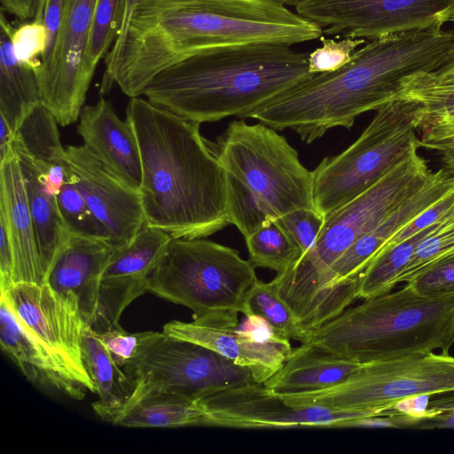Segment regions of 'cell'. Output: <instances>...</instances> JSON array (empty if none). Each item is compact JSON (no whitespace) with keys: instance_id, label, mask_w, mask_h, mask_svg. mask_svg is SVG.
<instances>
[{"instance_id":"52a82bcc","label":"cell","mask_w":454,"mask_h":454,"mask_svg":"<svg viewBox=\"0 0 454 454\" xmlns=\"http://www.w3.org/2000/svg\"><path fill=\"white\" fill-rule=\"evenodd\" d=\"M412 151L377 183L325 218L313 247L271 282L300 324L310 330L320 287L333 264L363 234L421 191L435 176Z\"/></svg>"},{"instance_id":"ffe728a7","label":"cell","mask_w":454,"mask_h":454,"mask_svg":"<svg viewBox=\"0 0 454 454\" xmlns=\"http://www.w3.org/2000/svg\"><path fill=\"white\" fill-rule=\"evenodd\" d=\"M0 210L12 247L13 283L45 284L19 157L15 151L0 161Z\"/></svg>"},{"instance_id":"5bb4252c","label":"cell","mask_w":454,"mask_h":454,"mask_svg":"<svg viewBox=\"0 0 454 454\" xmlns=\"http://www.w3.org/2000/svg\"><path fill=\"white\" fill-rule=\"evenodd\" d=\"M454 0H307L295 12L324 34L373 40L444 25Z\"/></svg>"},{"instance_id":"8992f818","label":"cell","mask_w":454,"mask_h":454,"mask_svg":"<svg viewBox=\"0 0 454 454\" xmlns=\"http://www.w3.org/2000/svg\"><path fill=\"white\" fill-rule=\"evenodd\" d=\"M215 149L225 172L229 223L244 238L269 220L314 208L313 172L275 129L232 121Z\"/></svg>"},{"instance_id":"7bdbcfd3","label":"cell","mask_w":454,"mask_h":454,"mask_svg":"<svg viewBox=\"0 0 454 454\" xmlns=\"http://www.w3.org/2000/svg\"><path fill=\"white\" fill-rule=\"evenodd\" d=\"M237 329L255 341L292 348L290 339L280 335L266 320L257 315L247 316L246 320Z\"/></svg>"},{"instance_id":"bcb514c9","label":"cell","mask_w":454,"mask_h":454,"mask_svg":"<svg viewBox=\"0 0 454 454\" xmlns=\"http://www.w3.org/2000/svg\"><path fill=\"white\" fill-rule=\"evenodd\" d=\"M422 141L454 136V109L427 116L420 128Z\"/></svg>"},{"instance_id":"60d3db41","label":"cell","mask_w":454,"mask_h":454,"mask_svg":"<svg viewBox=\"0 0 454 454\" xmlns=\"http://www.w3.org/2000/svg\"><path fill=\"white\" fill-rule=\"evenodd\" d=\"M454 209V192L447 194L411 220L393 236L382 248L395 246L440 221ZM381 248V249H382ZM380 249V250H381Z\"/></svg>"},{"instance_id":"c3c4849f","label":"cell","mask_w":454,"mask_h":454,"mask_svg":"<svg viewBox=\"0 0 454 454\" xmlns=\"http://www.w3.org/2000/svg\"><path fill=\"white\" fill-rule=\"evenodd\" d=\"M419 146L437 152L442 168L454 176V136L435 140H419Z\"/></svg>"},{"instance_id":"ba28073f","label":"cell","mask_w":454,"mask_h":454,"mask_svg":"<svg viewBox=\"0 0 454 454\" xmlns=\"http://www.w3.org/2000/svg\"><path fill=\"white\" fill-rule=\"evenodd\" d=\"M254 267L234 248L203 239H172L150 277L153 294L189 308L192 322L237 328Z\"/></svg>"},{"instance_id":"8fae6325","label":"cell","mask_w":454,"mask_h":454,"mask_svg":"<svg viewBox=\"0 0 454 454\" xmlns=\"http://www.w3.org/2000/svg\"><path fill=\"white\" fill-rule=\"evenodd\" d=\"M133 384L127 404L145 395L170 392L200 400L221 391L256 382L252 372L218 353L163 332H154L139 355L123 368Z\"/></svg>"},{"instance_id":"f6af8a7d","label":"cell","mask_w":454,"mask_h":454,"mask_svg":"<svg viewBox=\"0 0 454 454\" xmlns=\"http://www.w3.org/2000/svg\"><path fill=\"white\" fill-rule=\"evenodd\" d=\"M63 10L64 0H38L34 18L39 19L43 22L49 35L48 49L44 56L51 51L55 43L60 27Z\"/></svg>"},{"instance_id":"44dd1931","label":"cell","mask_w":454,"mask_h":454,"mask_svg":"<svg viewBox=\"0 0 454 454\" xmlns=\"http://www.w3.org/2000/svg\"><path fill=\"white\" fill-rule=\"evenodd\" d=\"M167 335L204 346L234 364L247 368L258 383H264L284 365L287 348L254 340L237 328L202 325L173 320L163 326Z\"/></svg>"},{"instance_id":"9c48e42d","label":"cell","mask_w":454,"mask_h":454,"mask_svg":"<svg viewBox=\"0 0 454 454\" xmlns=\"http://www.w3.org/2000/svg\"><path fill=\"white\" fill-rule=\"evenodd\" d=\"M418 100L397 96L377 109L360 137L313 172L314 208L325 218L377 183L415 149L426 118Z\"/></svg>"},{"instance_id":"8d00e7d4","label":"cell","mask_w":454,"mask_h":454,"mask_svg":"<svg viewBox=\"0 0 454 454\" xmlns=\"http://www.w3.org/2000/svg\"><path fill=\"white\" fill-rule=\"evenodd\" d=\"M321 45L309 52L308 64L311 74L333 72L348 63L356 50L366 41L360 38L342 39L320 37Z\"/></svg>"},{"instance_id":"7c38bea8","label":"cell","mask_w":454,"mask_h":454,"mask_svg":"<svg viewBox=\"0 0 454 454\" xmlns=\"http://www.w3.org/2000/svg\"><path fill=\"white\" fill-rule=\"evenodd\" d=\"M24 326L39 340L76 383L88 392L97 387L83 357V333L87 325L78 301L49 284L17 283L1 294Z\"/></svg>"},{"instance_id":"f907efd6","label":"cell","mask_w":454,"mask_h":454,"mask_svg":"<svg viewBox=\"0 0 454 454\" xmlns=\"http://www.w3.org/2000/svg\"><path fill=\"white\" fill-rule=\"evenodd\" d=\"M14 131L6 121L0 116V161L14 152Z\"/></svg>"},{"instance_id":"83f0119b","label":"cell","mask_w":454,"mask_h":454,"mask_svg":"<svg viewBox=\"0 0 454 454\" xmlns=\"http://www.w3.org/2000/svg\"><path fill=\"white\" fill-rule=\"evenodd\" d=\"M83 357L98 395V400L92 403V409L104 420L127 404L133 392V384L88 325L83 333Z\"/></svg>"},{"instance_id":"f1b7e54d","label":"cell","mask_w":454,"mask_h":454,"mask_svg":"<svg viewBox=\"0 0 454 454\" xmlns=\"http://www.w3.org/2000/svg\"><path fill=\"white\" fill-rule=\"evenodd\" d=\"M53 114L40 104L27 115L14 132L13 149L35 163L43 172L67 162Z\"/></svg>"},{"instance_id":"db71d44e","label":"cell","mask_w":454,"mask_h":454,"mask_svg":"<svg viewBox=\"0 0 454 454\" xmlns=\"http://www.w3.org/2000/svg\"><path fill=\"white\" fill-rule=\"evenodd\" d=\"M447 22H454V7L451 9L448 15Z\"/></svg>"},{"instance_id":"e0dca14e","label":"cell","mask_w":454,"mask_h":454,"mask_svg":"<svg viewBox=\"0 0 454 454\" xmlns=\"http://www.w3.org/2000/svg\"><path fill=\"white\" fill-rule=\"evenodd\" d=\"M172 239L145 223L128 244L113 248L100 279L97 319L90 326L94 331L121 327L122 312L149 291L150 277Z\"/></svg>"},{"instance_id":"484cf974","label":"cell","mask_w":454,"mask_h":454,"mask_svg":"<svg viewBox=\"0 0 454 454\" xmlns=\"http://www.w3.org/2000/svg\"><path fill=\"white\" fill-rule=\"evenodd\" d=\"M13 27L0 15V116L15 132L35 107L42 104L35 71L21 64L13 52Z\"/></svg>"},{"instance_id":"7dc6e473","label":"cell","mask_w":454,"mask_h":454,"mask_svg":"<svg viewBox=\"0 0 454 454\" xmlns=\"http://www.w3.org/2000/svg\"><path fill=\"white\" fill-rule=\"evenodd\" d=\"M406 83L434 87H453L454 52L450 59L437 70L427 74H417Z\"/></svg>"},{"instance_id":"4fadbf2b","label":"cell","mask_w":454,"mask_h":454,"mask_svg":"<svg viewBox=\"0 0 454 454\" xmlns=\"http://www.w3.org/2000/svg\"><path fill=\"white\" fill-rule=\"evenodd\" d=\"M96 3L64 0L55 43L35 70L42 104L62 127L79 120L93 78L86 70L85 56Z\"/></svg>"},{"instance_id":"f35d334b","label":"cell","mask_w":454,"mask_h":454,"mask_svg":"<svg viewBox=\"0 0 454 454\" xmlns=\"http://www.w3.org/2000/svg\"><path fill=\"white\" fill-rule=\"evenodd\" d=\"M278 220L300 247L301 256L313 247L325 222L315 208H299Z\"/></svg>"},{"instance_id":"74e56055","label":"cell","mask_w":454,"mask_h":454,"mask_svg":"<svg viewBox=\"0 0 454 454\" xmlns=\"http://www.w3.org/2000/svg\"><path fill=\"white\" fill-rule=\"evenodd\" d=\"M406 284L426 297L454 295V250L424 269Z\"/></svg>"},{"instance_id":"816d5d0a","label":"cell","mask_w":454,"mask_h":454,"mask_svg":"<svg viewBox=\"0 0 454 454\" xmlns=\"http://www.w3.org/2000/svg\"><path fill=\"white\" fill-rule=\"evenodd\" d=\"M138 1L139 0H124L123 21L117 39L120 38L124 33L128 26L131 12Z\"/></svg>"},{"instance_id":"3957f363","label":"cell","mask_w":454,"mask_h":454,"mask_svg":"<svg viewBox=\"0 0 454 454\" xmlns=\"http://www.w3.org/2000/svg\"><path fill=\"white\" fill-rule=\"evenodd\" d=\"M322 28L288 6L270 0H139L128 27L130 51L156 75L200 52L320 39Z\"/></svg>"},{"instance_id":"d4e9b609","label":"cell","mask_w":454,"mask_h":454,"mask_svg":"<svg viewBox=\"0 0 454 454\" xmlns=\"http://www.w3.org/2000/svg\"><path fill=\"white\" fill-rule=\"evenodd\" d=\"M18 157L25 182L38 253L45 282H47L49 273L70 233L61 218L57 195L51 193L43 184L42 170L27 158Z\"/></svg>"},{"instance_id":"277c9868","label":"cell","mask_w":454,"mask_h":454,"mask_svg":"<svg viewBox=\"0 0 454 454\" xmlns=\"http://www.w3.org/2000/svg\"><path fill=\"white\" fill-rule=\"evenodd\" d=\"M308 55L274 43L208 50L160 73L143 96L200 124L243 119L313 75Z\"/></svg>"},{"instance_id":"2e32d148","label":"cell","mask_w":454,"mask_h":454,"mask_svg":"<svg viewBox=\"0 0 454 454\" xmlns=\"http://www.w3.org/2000/svg\"><path fill=\"white\" fill-rule=\"evenodd\" d=\"M66 153L71 179L107 230L109 244H128L146 223L140 191L111 172L85 145H67Z\"/></svg>"},{"instance_id":"5b68a950","label":"cell","mask_w":454,"mask_h":454,"mask_svg":"<svg viewBox=\"0 0 454 454\" xmlns=\"http://www.w3.org/2000/svg\"><path fill=\"white\" fill-rule=\"evenodd\" d=\"M361 364L441 350L454 344V295L426 297L406 284L366 299L317 329L304 342Z\"/></svg>"},{"instance_id":"7402d4cb","label":"cell","mask_w":454,"mask_h":454,"mask_svg":"<svg viewBox=\"0 0 454 454\" xmlns=\"http://www.w3.org/2000/svg\"><path fill=\"white\" fill-rule=\"evenodd\" d=\"M0 346L31 383L74 400L88 391L69 377L47 348L19 320L6 299L0 296Z\"/></svg>"},{"instance_id":"d6a6232c","label":"cell","mask_w":454,"mask_h":454,"mask_svg":"<svg viewBox=\"0 0 454 454\" xmlns=\"http://www.w3.org/2000/svg\"><path fill=\"white\" fill-rule=\"evenodd\" d=\"M123 9L124 0H97L85 56L86 70L92 77L99 61L106 58L119 35Z\"/></svg>"},{"instance_id":"f5cc1de1","label":"cell","mask_w":454,"mask_h":454,"mask_svg":"<svg viewBox=\"0 0 454 454\" xmlns=\"http://www.w3.org/2000/svg\"><path fill=\"white\" fill-rule=\"evenodd\" d=\"M270 1L277 2V3L282 4L286 6L296 7L297 5H299L300 4H301L307 0H270Z\"/></svg>"},{"instance_id":"4dcf8cb0","label":"cell","mask_w":454,"mask_h":454,"mask_svg":"<svg viewBox=\"0 0 454 454\" xmlns=\"http://www.w3.org/2000/svg\"><path fill=\"white\" fill-rule=\"evenodd\" d=\"M245 239L252 265L273 270L277 274L289 270L302 255L278 219L267 221Z\"/></svg>"},{"instance_id":"30bf717a","label":"cell","mask_w":454,"mask_h":454,"mask_svg":"<svg viewBox=\"0 0 454 454\" xmlns=\"http://www.w3.org/2000/svg\"><path fill=\"white\" fill-rule=\"evenodd\" d=\"M454 392V356L434 352L364 364L347 380L324 389L278 394L292 405L341 411H386L398 401ZM277 394V393H276Z\"/></svg>"},{"instance_id":"4316f807","label":"cell","mask_w":454,"mask_h":454,"mask_svg":"<svg viewBox=\"0 0 454 454\" xmlns=\"http://www.w3.org/2000/svg\"><path fill=\"white\" fill-rule=\"evenodd\" d=\"M106 422L126 427H207V415L200 399L170 392L149 394Z\"/></svg>"},{"instance_id":"603a6c76","label":"cell","mask_w":454,"mask_h":454,"mask_svg":"<svg viewBox=\"0 0 454 454\" xmlns=\"http://www.w3.org/2000/svg\"><path fill=\"white\" fill-rule=\"evenodd\" d=\"M454 192V176L442 168L421 191L387 215L376 227L359 237L334 262L342 280L357 278L382 247L428 207Z\"/></svg>"},{"instance_id":"cb8c5ba5","label":"cell","mask_w":454,"mask_h":454,"mask_svg":"<svg viewBox=\"0 0 454 454\" xmlns=\"http://www.w3.org/2000/svg\"><path fill=\"white\" fill-rule=\"evenodd\" d=\"M363 364L301 343L293 349L281 369L263 384L277 394L315 391L347 380Z\"/></svg>"},{"instance_id":"1f68e13d","label":"cell","mask_w":454,"mask_h":454,"mask_svg":"<svg viewBox=\"0 0 454 454\" xmlns=\"http://www.w3.org/2000/svg\"><path fill=\"white\" fill-rule=\"evenodd\" d=\"M245 305L246 317L257 315L280 335L301 343L306 341L309 331L300 324L271 281L265 283L258 279L247 291Z\"/></svg>"},{"instance_id":"b9f144b4","label":"cell","mask_w":454,"mask_h":454,"mask_svg":"<svg viewBox=\"0 0 454 454\" xmlns=\"http://www.w3.org/2000/svg\"><path fill=\"white\" fill-rule=\"evenodd\" d=\"M398 96L419 101L425 107L427 116L454 109V86L434 87L406 83Z\"/></svg>"},{"instance_id":"6da1fadb","label":"cell","mask_w":454,"mask_h":454,"mask_svg":"<svg viewBox=\"0 0 454 454\" xmlns=\"http://www.w3.org/2000/svg\"><path fill=\"white\" fill-rule=\"evenodd\" d=\"M453 52L454 31L442 24L370 40L340 69L311 75L246 118L290 129L310 144L331 129H349L360 114L395 98L408 80L437 70Z\"/></svg>"},{"instance_id":"9a60e30c","label":"cell","mask_w":454,"mask_h":454,"mask_svg":"<svg viewBox=\"0 0 454 454\" xmlns=\"http://www.w3.org/2000/svg\"><path fill=\"white\" fill-rule=\"evenodd\" d=\"M207 427L243 429L332 428L341 420L381 416L377 411H341L285 402L263 383L253 382L200 399Z\"/></svg>"},{"instance_id":"836d02e7","label":"cell","mask_w":454,"mask_h":454,"mask_svg":"<svg viewBox=\"0 0 454 454\" xmlns=\"http://www.w3.org/2000/svg\"><path fill=\"white\" fill-rule=\"evenodd\" d=\"M57 202L69 233L109 241L107 230L90 209L72 181L71 174L57 194Z\"/></svg>"},{"instance_id":"d6986e66","label":"cell","mask_w":454,"mask_h":454,"mask_svg":"<svg viewBox=\"0 0 454 454\" xmlns=\"http://www.w3.org/2000/svg\"><path fill=\"white\" fill-rule=\"evenodd\" d=\"M112 252L106 240L70 233L47 278L56 291L75 296L90 326L97 319L100 279Z\"/></svg>"},{"instance_id":"f546056e","label":"cell","mask_w":454,"mask_h":454,"mask_svg":"<svg viewBox=\"0 0 454 454\" xmlns=\"http://www.w3.org/2000/svg\"><path fill=\"white\" fill-rule=\"evenodd\" d=\"M437 223L395 246L380 250L359 277L357 299L366 300L390 292L419 243Z\"/></svg>"},{"instance_id":"ac0fdd59","label":"cell","mask_w":454,"mask_h":454,"mask_svg":"<svg viewBox=\"0 0 454 454\" xmlns=\"http://www.w3.org/2000/svg\"><path fill=\"white\" fill-rule=\"evenodd\" d=\"M77 133L98 160L128 184L140 189L142 169L137 140L129 121L121 120L112 103L101 98L84 106Z\"/></svg>"},{"instance_id":"ee69618b","label":"cell","mask_w":454,"mask_h":454,"mask_svg":"<svg viewBox=\"0 0 454 454\" xmlns=\"http://www.w3.org/2000/svg\"><path fill=\"white\" fill-rule=\"evenodd\" d=\"M13 283V254L9 228L0 210V291L4 294Z\"/></svg>"},{"instance_id":"681fc988","label":"cell","mask_w":454,"mask_h":454,"mask_svg":"<svg viewBox=\"0 0 454 454\" xmlns=\"http://www.w3.org/2000/svg\"><path fill=\"white\" fill-rule=\"evenodd\" d=\"M2 10L16 18L25 20L33 19L38 0H0Z\"/></svg>"},{"instance_id":"7a4b0ae2","label":"cell","mask_w":454,"mask_h":454,"mask_svg":"<svg viewBox=\"0 0 454 454\" xmlns=\"http://www.w3.org/2000/svg\"><path fill=\"white\" fill-rule=\"evenodd\" d=\"M126 119L141 159L146 224L173 239L206 238L230 224L223 167L200 124L145 98H130Z\"/></svg>"},{"instance_id":"ab89813d","label":"cell","mask_w":454,"mask_h":454,"mask_svg":"<svg viewBox=\"0 0 454 454\" xmlns=\"http://www.w3.org/2000/svg\"><path fill=\"white\" fill-rule=\"evenodd\" d=\"M95 333L116 364L124 368L139 355L154 332L129 333L119 327Z\"/></svg>"},{"instance_id":"e575fe53","label":"cell","mask_w":454,"mask_h":454,"mask_svg":"<svg viewBox=\"0 0 454 454\" xmlns=\"http://www.w3.org/2000/svg\"><path fill=\"white\" fill-rule=\"evenodd\" d=\"M454 250V209L419 243L407 267L397 279L408 283L424 269Z\"/></svg>"},{"instance_id":"d590c367","label":"cell","mask_w":454,"mask_h":454,"mask_svg":"<svg viewBox=\"0 0 454 454\" xmlns=\"http://www.w3.org/2000/svg\"><path fill=\"white\" fill-rule=\"evenodd\" d=\"M12 44L17 59L35 71L41 61L49 44V35L43 22L36 18L26 21L12 32Z\"/></svg>"}]
</instances>
